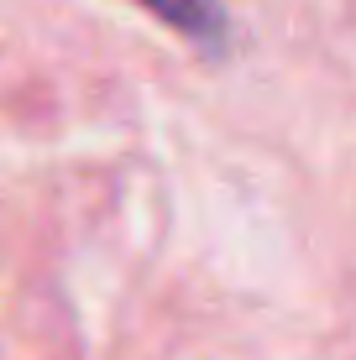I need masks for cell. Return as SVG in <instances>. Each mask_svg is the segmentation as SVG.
<instances>
[{
    "label": "cell",
    "mask_w": 356,
    "mask_h": 360,
    "mask_svg": "<svg viewBox=\"0 0 356 360\" xmlns=\"http://www.w3.org/2000/svg\"><path fill=\"white\" fill-rule=\"evenodd\" d=\"M142 11H152L163 27H173L183 42L204 47V53H226L231 42V11L220 0H137Z\"/></svg>",
    "instance_id": "1"
}]
</instances>
